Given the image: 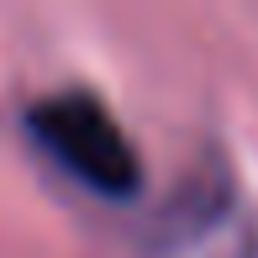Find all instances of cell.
<instances>
[{
    "label": "cell",
    "instance_id": "obj_1",
    "mask_svg": "<svg viewBox=\"0 0 258 258\" xmlns=\"http://www.w3.org/2000/svg\"><path fill=\"white\" fill-rule=\"evenodd\" d=\"M27 132L69 179H79L85 190L105 195V201H132L143 184L137 148L126 143L111 105L90 90H53V95L32 100Z\"/></svg>",
    "mask_w": 258,
    "mask_h": 258
}]
</instances>
